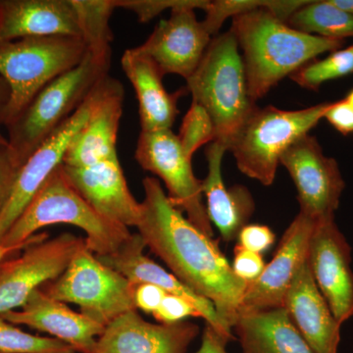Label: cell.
Returning <instances> with one entry per match:
<instances>
[{"mask_svg": "<svg viewBox=\"0 0 353 353\" xmlns=\"http://www.w3.org/2000/svg\"><path fill=\"white\" fill-rule=\"evenodd\" d=\"M297 31L323 38L345 39L353 37V16L331 0L307 1L287 20Z\"/></svg>", "mask_w": 353, "mask_h": 353, "instance_id": "obj_26", "label": "cell"}, {"mask_svg": "<svg viewBox=\"0 0 353 353\" xmlns=\"http://www.w3.org/2000/svg\"><path fill=\"white\" fill-rule=\"evenodd\" d=\"M324 119L345 136L353 132V108L345 99L332 102L331 106L325 113Z\"/></svg>", "mask_w": 353, "mask_h": 353, "instance_id": "obj_37", "label": "cell"}, {"mask_svg": "<svg viewBox=\"0 0 353 353\" xmlns=\"http://www.w3.org/2000/svg\"><path fill=\"white\" fill-rule=\"evenodd\" d=\"M199 334L194 323L153 324L134 309L109 323L94 353H188Z\"/></svg>", "mask_w": 353, "mask_h": 353, "instance_id": "obj_18", "label": "cell"}, {"mask_svg": "<svg viewBox=\"0 0 353 353\" xmlns=\"http://www.w3.org/2000/svg\"><path fill=\"white\" fill-rule=\"evenodd\" d=\"M52 36L82 38L73 0H0V41Z\"/></svg>", "mask_w": 353, "mask_h": 353, "instance_id": "obj_22", "label": "cell"}, {"mask_svg": "<svg viewBox=\"0 0 353 353\" xmlns=\"http://www.w3.org/2000/svg\"><path fill=\"white\" fill-rule=\"evenodd\" d=\"M231 265L236 277L248 285L261 275L266 266L262 254L250 252L239 245L234 248L233 264Z\"/></svg>", "mask_w": 353, "mask_h": 353, "instance_id": "obj_32", "label": "cell"}, {"mask_svg": "<svg viewBox=\"0 0 353 353\" xmlns=\"http://www.w3.org/2000/svg\"><path fill=\"white\" fill-rule=\"evenodd\" d=\"M57 224L83 230L87 234L85 245L99 257L117 252L132 236L129 228L116 224L95 211L68 182L61 166L46 181L0 241L7 248H26L48 238V234H36L41 228Z\"/></svg>", "mask_w": 353, "mask_h": 353, "instance_id": "obj_3", "label": "cell"}, {"mask_svg": "<svg viewBox=\"0 0 353 353\" xmlns=\"http://www.w3.org/2000/svg\"><path fill=\"white\" fill-rule=\"evenodd\" d=\"M227 148L213 141L206 148L208 174L202 181V192L206 199V211L211 224L220 232L226 243L238 239L243 227L250 224L255 209L252 192L245 185L227 188L223 181L222 161Z\"/></svg>", "mask_w": 353, "mask_h": 353, "instance_id": "obj_23", "label": "cell"}, {"mask_svg": "<svg viewBox=\"0 0 353 353\" xmlns=\"http://www.w3.org/2000/svg\"><path fill=\"white\" fill-rule=\"evenodd\" d=\"M331 1L341 10L353 16V0H331Z\"/></svg>", "mask_w": 353, "mask_h": 353, "instance_id": "obj_40", "label": "cell"}, {"mask_svg": "<svg viewBox=\"0 0 353 353\" xmlns=\"http://www.w3.org/2000/svg\"><path fill=\"white\" fill-rule=\"evenodd\" d=\"M331 103L317 104L299 110L257 106L229 148L239 170L265 187H270L275 181L283 154L324 119Z\"/></svg>", "mask_w": 353, "mask_h": 353, "instance_id": "obj_7", "label": "cell"}, {"mask_svg": "<svg viewBox=\"0 0 353 353\" xmlns=\"http://www.w3.org/2000/svg\"><path fill=\"white\" fill-rule=\"evenodd\" d=\"M345 99H347V101L350 102V105H352L353 108V88L352 90H350V92H348V94L347 95V97H345Z\"/></svg>", "mask_w": 353, "mask_h": 353, "instance_id": "obj_42", "label": "cell"}, {"mask_svg": "<svg viewBox=\"0 0 353 353\" xmlns=\"http://www.w3.org/2000/svg\"><path fill=\"white\" fill-rule=\"evenodd\" d=\"M353 73V46L334 51L322 60H312L290 78L299 87L317 92L323 83Z\"/></svg>", "mask_w": 353, "mask_h": 353, "instance_id": "obj_28", "label": "cell"}, {"mask_svg": "<svg viewBox=\"0 0 353 353\" xmlns=\"http://www.w3.org/2000/svg\"><path fill=\"white\" fill-rule=\"evenodd\" d=\"M132 285V301L137 310L139 309L143 312L154 314L167 292L157 285L146 283Z\"/></svg>", "mask_w": 353, "mask_h": 353, "instance_id": "obj_36", "label": "cell"}, {"mask_svg": "<svg viewBox=\"0 0 353 353\" xmlns=\"http://www.w3.org/2000/svg\"><path fill=\"white\" fill-rule=\"evenodd\" d=\"M182 2L183 0H116V6L132 11L138 16L139 22L145 23L166 9L172 10Z\"/></svg>", "mask_w": 353, "mask_h": 353, "instance_id": "obj_34", "label": "cell"}, {"mask_svg": "<svg viewBox=\"0 0 353 353\" xmlns=\"http://www.w3.org/2000/svg\"><path fill=\"white\" fill-rule=\"evenodd\" d=\"M192 101L212 118L216 141L229 150L232 141L257 108L248 92L245 65L231 31L211 39L201 63L187 80Z\"/></svg>", "mask_w": 353, "mask_h": 353, "instance_id": "obj_4", "label": "cell"}, {"mask_svg": "<svg viewBox=\"0 0 353 353\" xmlns=\"http://www.w3.org/2000/svg\"><path fill=\"white\" fill-rule=\"evenodd\" d=\"M124 99L122 83L110 75L97 83L90 117L72 141L65 155V166H88L118 157V131Z\"/></svg>", "mask_w": 353, "mask_h": 353, "instance_id": "obj_16", "label": "cell"}, {"mask_svg": "<svg viewBox=\"0 0 353 353\" xmlns=\"http://www.w3.org/2000/svg\"><path fill=\"white\" fill-rule=\"evenodd\" d=\"M308 261L318 289L343 325L353 317L352 246L334 219L316 223Z\"/></svg>", "mask_w": 353, "mask_h": 353, "instance_id": "obj_14", "label": "cell"}, {"mask_svg": "<svg viewBox=\"0 0 353 353\" xmlns=\"http://www.w3.org/2000/svg\"><path fill=\"white\" fill-rule=\"evenodd\" d=\"M180 145L188 157L192 158L194 153L205 145L216 141V129L212 118L208 111L196 101L183 117L178 136Z\"/></svg>", "mask_w": 353, "mask_h": 353, "instance_id": "obj_30", "label": "cell"}, {"mask_svg": "<svg viewBox=\"0 0 353 353\" xmlns=\"http://www.w3.org/2000/svg\"><path fill=\"white\" fill-rule=\"evenodd\" d=\"M20 168L9 146H0V214L8 201Z\"/></svg>", "mask_w": 353, "mask_h": 353, "instance_id": "obj_35", "label": "cell"}, {"mask_svg": "<svg viewBox=\"0 0 353 353\" xmlns=\"http://www.w3.org/2000/svg\"><path fill=\"white\" fill-rule=\"evenodd\" d=\"M82 38L95 57L111 58L113 32L110 18L117 8L116 0H73Z\"/></svg>", "mask_w": 353, "mask_h": 353, "instance_id": "obj_27", "label": "cell"}, {"mask_svg": "<svg viewBox=\"0 0 353 353\" xmlns=\"http://www.w3.org/2000/svg\"><path fill=\"white\" fill-rule=\"evenodd\" d=\"M26 248H7V246L2 245L1 241H0V263L4 261L8 255L13 254V253L19 252L21 250H24Z\"/></svg>", "mask_w": 353, "mask_h": 353, "instance_id": "obj_41", "label": "cell"}, {"mask_svg": "<svg viewBox=\"0 0 353 353\" xmlns=\"http://www.w3.org/2000/svg\"><path fill=\"white\" fill-rule=\"evenodd\" d=\"M273 1L232 18V28L241 50L248 92L253 101L285 77L325 52L341 50L345 39L323 38L297 31L270 10Z\"/></svg>", "mask_w": 353, "mask_h": 353, "instance_id": "obj_2", "label": "cell"}, {"mask_svg": "<svg viewBox=\"0 0 353 353\" xmlns=\"http://www.w3.org/2000/svg\"><path fill=\"white\" fill-rule=\"evenodd\" d=\"M87 54V44L78 37L0 41V77L9 88L0 124L10 125L46 85L76 68Z\"/></svg>", "mask_w": 353, "mask_h": 353, "instance_id": "obj_5", "label": "cell"}, {"mask_svg": "<svg viewBox=\"0 0 353 353\" xmlns=\"http://www.w3.org/2000/svg\"><path fill=\"white\" fill-rule=\"evenodd\" d=\"M94 88L82 105L61 126L58 127L21 166L10 196L0 214V240L50 176L63 165L65 155L72 141L90 117L94 104Z\"/></svg>", "mask_w": 353, "mask_h": 353, "instance_id": "obj_13", "label": "cell"}, {"mask_svg": "<svg viewBox=\"0 0 353 353\" xmlns=\"http://www.w3.org/2000/svg\"><path fill=\"white\" fill-rule=\"evenodd\" d=\"M210 1L183 0L172 9L168 19L160 21L138 50L157 65L163 75L175 74L185 81L196 71L213 37L196 9L206 10Z\"/></svg>", "mask_w": 353, "mask_h": 353, "instance_id": "obj_12", "label": "cell"}, {"mask_svg": "<svg viewBox=\"0 0 353 353\" xmlns=\"http://www.w3.org/2000/svg\"><path fill=\"white\" fill-rule=\"evenodd\" d=\"M284 308L313 352L338 353L341 324L316 285L308 257L285 294Z\"/></svg>", "mask_w": 353, "mask_h": 353, "instance_id": "obj_20", "label": "cell"}, {"mask_svg": "<svg viewBox=\"0 0 353 353\" xmlns=\"http://www.w3.org/2000/svg\"><path fill=\"white\" fill-rule=\"evenodd\" d=\"M111 58L87 57L76 68L46 85L25 110L7 126L8 146L16 163L28 158L87 99L104 77L109 75Z\"/></svg>", "mask_w": 353, "mask_h": 353, "instance_id": "obj_6", "label": "cell"}, {"mask_svg": "<svg viewBox=\"0 0 353 353\" xmlns=\"http://www.w3.org/2000/svg\"><path fill=\"white\" fill-rule=\"evenodd\" d=\"M143 185L138 234L173 275L214 304L221 320L233 328L248 283L236 277L218 241L202 233L172 203L159 180L148 176Z\"/></svg>", "mask_w": 353, "mask_h": 353, "instance_id": "obj_1", "label": "cell"}, {"mask_svg": "<svg viewBox=\"0 0 353 353\" xmlns=\"http://www.w3.org/2000/svg\"><path fill=\"white\" fill-rule=\"evenodd\" d=\"M134 158L145 171L163 181L169 199L206 236H213L202 197V181L194 176L192 158L183 152L172 130L141 132Z\"/></svg>", "mask_w": 353, "mask_h": 353, "instance_id": "obj_9", "label": "cell"}, {"mask_svg": "<svg viewBox=\"0 0 353 353\" xmlns=\"http://www.w3.org/2000/svg\"><path fill=\"white\" fill-rule=\"evenodd\" d=\"M132 288L129 280L103 263L85 243L63 273L41 289L58 301L76 304L88 319L106 327L136 309Z\"/></svg>", "mask_w": 353, "mask_h": 353, "instance_id": "obj_8", "label": "cell"}, {"mask_svg": "<svg viewBox=\"0 0 353 353\" xmlns=\"http://www.w3.org/2000/svg\"><path fill=\"white\" fill-rule=\"evenodd\" d=\"M316 222L299 212L285 230L273 259L254 282L248 285L241 312L284 307L285 294L297 271L308 257ZM241 314V313H240Z\"/></svg>", "mask_w": 353, "mask_h": 353, "instance_id": "obj_15", "label": "cell"}, {"mask_svg": "<svg viewBox=\"0 0 353 353\" xmlns=\"http://www.w3.org/2000/svg\"><path fill=\"white\" fill-rule=\"evenodd\" d=\"M296 188L299 212L316 223L334 219L345 188L340 167L326 157L315 137L306 134L281 158Z\"/></svg>", "mask_w": 353, "mask_h": 353, "instance_id": "obj_11", "label": "cell"}, {"mask_svg": "<svg viewBox=\"0 0 353 353\" xmlns=\"http://www.w3.org/2000/svg\"><path fill=\"white\" fill-rule=\"evenodd\" d=\"M145 241L138 233L132 234L117 252L110 256L99 257L103 263L112 267L122 274L132 285L152 284L157 285L168 294L183 297L190 301L205 323L216 331L224 334L230 340H234L232 329L221 320L214 304L205 297H202L190 290L182 281L179 280L170 272L165 270L157 262L145 254Z\"/></svg>", "mask_w": 353, "mask_h": 353, "instance_id": "obj_21", "label": "cell"}, {"mask_svg": "<svg viewBox=\"0 0 353 353\" xmlns=\"http://www.w3.org/2000/svg\"><path fill=\"white\" fill-rule=\"evenodd\" d=\"M9 97V88L6 81L0 77V115ZM1 125V124H0ZM8 145V141L0 132V146Z\"/></svg>", "mask_w": 353, "mask_h": 353, "instance_id": "obj_39", "label": "cell"}, {"mask_svg": "<svg viewBox=\"0 0 353 353\" xmlns=\"http://www.w3.org/2000/svg\"><path fill=\"white\" fill-rule=\"evenodd\" d=\"M238 245L250 252H266L276 241V236L270 228L260 224H248L238 236Z\"/></svg>", "mask_w": 353, "mask_h": 353, "instance_id": "obj_33", "label": "cell"}, {"mask_svg": "<svg viewBox=\"0 0 353 353\" xmlns=\"http://www.w3.org/2000/svg\"><path fill=\"white\" fill-rule=\"evenodd\" d=\"M121 64L138 99L141 132L171 130L179 114L176 102L182 90L169 94L162 82L163 74L138 48L125 50Z\"/></svg>", "mask_w": 353, "mask_h": 353, "instance_id": "obj_24", "label": "cell"}, {"mask_svg": "<svg viewBox=\"0 0 353 353\" xmlns=\"http://www.w3.org/2000/svg\"><path fill=\"white\" fill-rule=\"evenodd\" d=\"M74 189L106 219L127 228L137 227L141 202L130 192L118 157L82 167L62 165Z\"/></svg>", "mask_w": 353, "mask_h": 353, "instance_id": "obj_17", "label": "cell"}, {"mask_svg": "<svg viewBox=\"0 0 353 353\" xmlns=\"http://www.w3.org/2000/svg\"><path fill=\"white\" fill-rule=\"evenodd\" d=\"M0 353H76L55 338L34 336L0 317Z\"/></svg>", "mask_w": 353, "mask_h": 353, "instance_id": "obj_29", "label": "cell"}, {"mask_svg": "<svg viewBox=\"0 0 353 353\" xmlns=\"http://www.w3.org/2000/svg\"><path fill=\"white\" fill-rule=\"evenodd\" d=\"M234 328L243 353H314L284 307L241 312Z\"/></svg>", "mask_w": 353, "mask_h": 353, "instance_id": "obj_25", "label": "cell"}, {"mask_svg": "<svg viewBox=\"0 0 353 353\" xmlns=\"http://www.w3.org/2000/svg\"><path fill=\"white\" fill-rule=\"evenodd\" d=\"M85 239L65 233L43 239L22 254L0 263V315L22 307L34 290L57 280L67 268Z\"/></svg>", "mask_w": 353, "mask_h": 353, "instance_id": "obj_10", "label": "cell"}, {"mask_svg": "<svg viewBox=\"0 0 353 353\" xmlns=\"http://www.w3.org/2000/svg\"><path fill=\"white\" fill-rule=\"evenodd\" d=\"M230 341L224 334H220L205 323L201 347L196 353H228L226 347Z\"/></svg>", "mask_w": 353, "mask_h": 353, "instance_id": "obj_38", "label": "cell"}, {"mask_svg": "<svg viewBox=\"0 0 353 353\" xmlns=\"http://www.w3.org/2000/svg\"><path fill=\"white\" fill-rule=\"evenodd\" d=\"M13 325L50 334L53 338L71 345L76 352L94 353L97 340L105 327L88 319L48 296L43 289L34 290L24 305L0 315Z\"/></svg>", "mask_w": 353, "mask_h": 353, "instance_id": "obj_19", "label": "cell"}, {"mask_svg": "<svg viewBox=\"0 0 353 353\" xmlns=\"http://www.w3.org/2000/svg\"><path fill=\"white\" fill-rule=\"evenodd\" d=\"M153 316L161 324H176L185 321L187 318L201 317L196 308L187 299L168 294Z\"/></svg>", "mask_w": 353, "mask_h": 353, "instance_id": "obj_31", "label": "cell"}]
</instances>
